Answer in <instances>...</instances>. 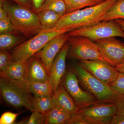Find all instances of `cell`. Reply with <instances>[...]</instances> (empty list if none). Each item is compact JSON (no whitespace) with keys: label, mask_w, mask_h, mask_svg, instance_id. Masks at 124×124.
I'll return each mask as SVG.
<instances>
[{"label":"cell","mask_w":124,"mask_h":124,"mask_svg":"<svg viewBox=\"0 0 124 124\" xmlns=\"http://www.w3.org/2000/svg\"><path fill=\"white\" fill-rule=\"evenodd\" d=\"M117 0H105L97 5L66 14L60 18L54 26L46 31L79 29L103 22L107 13Z\"/></svg>","instance_id":"cell-1"},{"label":"cell","mask_w":124,"mask_h":124,"mask_svg":"<svg viewBox=\"0 0 124 124\" xmlns=\"http://www.w3.org/2000/svg\"><path fill=\"white\" fill-rule=\"evenodd\" d=\"M0 4L7 12L15 30L26 37L36 35L44 30L37 14L12 4L8 0H0Z\"/></svg>","instance_id":"cell-2"},{"label":"cell","mask_w":124,"mask_h":124,"mask_svg":"<svg viewBox=\"0 0 124 124\" xmlns=\"http://www.w3.org/2000/svg\"><path fill=\"white\" fill-rule=\"evenodd\" d=\"M71 69L75 73L82 86L94 96L99 103L116 104L119 99L121 94L94 77L80 64Z\"/></svg>","instance_id":"cell-3"},{"label":"cell","mask_w":124,"mask_h":124,"mask_svg":"<svg viewBox=\"0 0 124 124\" xmlns=\"http://www.w3.org/2000/svg\"><path fill=\"white\" fill-rule=\"evenodd\" d=\"M74 30L72 28H67L55 31L43 30L30 39L16 46L11 53V60L16 62L28 60L40 51L50 41L55 37Z\"/></svg>","instance_id":"cell-4"},{"label":"cell","mask_w":124,"mask_h":124,"mask_svg":"<svg viewBox=\"0 0 124 124\" xmlns=\"http://www.w3.org/2000/svg\"><path fill=\"white\" fill-rule=\"evenodd\" d=\"M0 77V91L5 101L16 108H24L33 111V97L28 88L7 78Z\"/></svg>","instance_id":"cell-5"},{"label":"cell","mask_w":124,"mask_h":124,"mask_svg":"<svg viewBox=\"0 0 124 124\" xmlns=\"http://www.w3.org/2000/svg\"><path fill=\"white\" fill-rule=\"evenodd\" d=\"M68 33L69 37H85L93 41L116 37L124 38V31L113 20L100 22L90 26L75 29Z\"/></svg>","instance_id":"cell-6"},{"label":"cell","mask_w":124,"mask_h":124,"mask_svg":"<svg viewBox=\"0 0 124 124\" xmlns=\"http://www.w3.org/2000/svg\"><path fill=\"white\" fill-rule=\"evenodd\" d=\"M69 54L71 57L80 60H101L107 62L100 53L97 45L85 37H69Z\"/></svg>","instance_id":"cell-7"},{"label":"cell","mask_w":124,"mask_h":124,"mask_svg":"<svg viewBox=\"0 0 124 124\" xmlns=\"http://www.w3.org/2000/svg\"><path fill=\"white\" fill-rule=\"evenodd\" d=\"M62 79L63 85L80 109L100 103L93 94L81 88L79 80L71 69L65 73Z\"/></svg>","instance_id":"cell-8"},{"label":"cell","mask_w":124,"mask_h":124,"mask_svg":"<svg viewBox=\"0 0 124 124\" xmlns=\"http://www.w3.org/2000/svg\"><path fill=\"white\" fill-rule=\"evenodd\" d=\"M100 53L107 62L113 66L124 62V44L114 37L94 41Z\"/></svg>","instance_id":"cell-9"},{"label":"cell","mask_w":124,"mask_h":124,"mask_svg":"<svg viewBox=\"0 0 124 124\" xmlns=\"http://www.w3.org/2000/svg\"><path fill=\"white\" fill-rule=\"evenodd\" d=\"M80 64L92 75L108 85L114 82L119 72L116 67L101 60H80Z\"/></svg>","instance_id":"cell-10"},{"label":"cell","mask_w":124,"mask_h":124,"mask_svg":"<svg viewBox=\"0 0 124 124\" xmlns=\"http://www.w3.org/2000/svg\"><path fill=\"white\" fill-rule=\"evenodd\" d=\"M79 112L90 124H109L117 113L116 106L113 103H98L80 109Z\"/></svg>","instance_id":"cell-11"},{"label":"cell","mask_w":124,"mask_h":124,"mask_svg":"<svg viewBox=\"0 0 124 124\" xmlns=\"http://www.w3.org/2000/svg\"><path fill=\"white\" fill-rule=\"evenodd\" d=\"M68 32L60 34L52 39L40 50L35 54L39 58L48 72L56 55L68 41Z\"/></svg>","instance_id":"cell-12"},{"label":"cell","mask_w":124,"mask_h":124,"mask_svg":"<svg viewBox=\"0 0 124 124\" xmlns=\"http://www.w3.org/2000/svg\"><path fill=\"white\" fill-rule=\"evenodd\" d=\"M70 45L66 43L56 55L51 65L50 71V80L54 92L60 85L66 71V60Z\"/></svg>","instance_id":"cell-13"},{"label":"cell","mask_w":124,"mask_h":124,"mask_svg":"<svg viewBox=\"0 0 124 124\" xmlns=\"http://www.w3.org/2000/svg\"><path fill=\"white\" fill-rule=\"evenodd\" d=\"M27 76L28 81H50L48 72L40 58L35 54L28 60Z\"/></svg>","instance_id":"cell-14"},{"label":"cell","mask_w":124,"mask_h":124,"mask_svg":"<svg viewBox=\"0 0 124 124\" xmlns=\"http://www.w3.org/2000/svg\"><path fill=\"white\" fill-rule=\"evenodd\" d=\"M27 64L28 60L11 61L7 69L4 71L0 72V76L20 83L28 88Z\"/></svg>","instance_id":"cell-15"},{"label":"cell","mask_w":124,"mask_h":124,"mask_svg":"<svg viewBox=\"0 0 124 124\" xmlns=\"http://www.w3.org/2000/svg\"><path fill=\"white\" fill-rule=\"evenodd\" d=\"M55 106L69 113L71 116L79 113L80 109L63 85H60L53 95Z\"/></svg>","instance_id":"cell-16"},{"label":"cell","mask_w":124,"mask_h":124,"mask_svg":"<svg viewBox=\"0 0 124 124\" xmlns=\"http://www.w3.org/2000/svg\"><path fill=\"white\" fill-rule=\"evenodd\" d=\"M71 117L68 112L55 106L46 114L44 124H67Z\"/></svg>","instance_id":"cell-17"},{"label":"cell","mask_w":124,"mask_h":124,"mask_svg":"<svg viewBox=\"0 0 124 124\" xmlns=\"http://www.w3.org/2000/svg\"><path fill=\"white\" fill-rule=\"evenodd\" d=\"M32 105L34 110L44 114H46L55 106L53 96L49 97L35 95L33 97Z\"/></svg>","instance_id":"cell-18"},{"label":"cell","mask_w":124,"mask_h":124,"mask_svg":"<svg viewBox=\"0 0 124 124\" xmlns=\"http://www.w3.org/2000/svg\"><path fill=\"white\" fill-rule=\"evenodd\" d=\"M28 89L34 95L53 97L54 91L50 81L46 82L28 81Z\"/></svg>","instance_id":"cell-19"},{"label":"cell","mask_w":124,"mask_h":124,"mask_svg":"<svg viewBox=\"0 0 124 124\" xmlns=\"http://www.w3.org/2000/svg\"><path fill=\"white\" fill-rule=\"evenodd\" d=\"M37 14L41 24L44 28L43 30L52 28L62 16L60 14L49 10H42Z\"/></svg>","instance_id":"cell-20"},{"label":"cell","mask_w":124,"mask_h":124,"mask_svg":"<svg viewBox=\"0 0 124 124\" xmlns=\"http://www.w3.org/2000/svg\"><path fill=\"white\" fill-rule=\"evenodd\" d=\"M23 41L19 37L13 32L1 33L0 35V50H8L22 43Z\"/></svg>","instance_id":"cell-21"},{"label":"cell","mask_w":124,"mask_h":124,"mask_svg":"<svg viewBox=\"0 0 124 124\" xmlns=\"http://www.w3.org/2000/svg\"><path fill=\"white\" fill-rule=\"evenodd\" d=\"M105 0H64L67 6L66 14L86 7H91L101 4Z\"/></svg>","instance_id":"cell-22"},{"label":"cell","mask_w":124,"mask_h":124,"mask_svg":"<svg viewBox=\"0 0 124 124\" xmlns=\"http://www.w3.org/2000/svg\"><path fill=\"white\" fill-rule=\"evenodd\" d=\"M124 20V0H117L107 13L103 22Z\"/></svg>","instance_id":"cell-23"},{"label":"cell","mask_w":124,"mask_h":124,"mask_svg":"<svg viewBox=\"0 0 124 124\" xmlns=\"http://www.w3.org/2000/svg\"><path fill=\"white\" fill-rule=\"evenodd\" d=\"M67 6L64 0H47L37 13L44 10L54 11L62 16L66 14Z\"/></svg>","instance_id":"cell-24"},{"label":"cell","mask_w":124,"mask_h":124,"mask_svg":"<svg viewBox=\"0 0 124 124\" xmlns=\"http://www.w3.org/2000/svg\"><path fill=\"white\" fill-rule=\"evenodd\" d=\"M29 119L26 120L22 121L19 122L20 124H44L46 114L41 113L34 110Z\"/></svg>","instance_id":"cell-25"},{"label":"cell","mask_w":124,"mask_h":124,"mask_svg":"<svg viewBox=\"0 0 124 124\" xmlns=\"http://www.w3.org/2000/svg\"><path fill=\"white\" fill-rule=\"evenodd\" d=\"M11 61V53L9 52L8 50H0V72L4 71Z\"/></svg>","instance_id":"cell-26"},{"label":"cell","mask_w":124,"mask_h":124,"mask_svg":"<svg viewBox=\"0 0 124 124\" xmlns=\"http://www.w3.org/2000/svg\"><path fill=\"white\" fill-rule=\"evenodd\" d=\"M109 85L117 93H124V73L119 72L116 79Z\"/></svg>","instance_id":"cell-27"},{"label":"cell","mask_w":124,"mask_h":124,"mask_svg":"<svg viewBox=\"0 0 124 124\" xmlns=\"http://www.w3.org/2000/svg\"><path fill=\"white\" fill-rule=\"evenodd\" d=\"M20 113H14L10 112H5L2 114L0 118V124H14L18 116Z\"/></svg>","instance_id":"cell-28"},{"label":"cell","mask_w":124,"mask_h":124,"mask_svg":"<svg viewBox=\"0 0 124 124\" xmlns=\"http://www.w3.org/2000/svg\"><path fill=\"white\" fill-rule=\"evenodd\" d=\"M15 31L8 18L0 19V33H1L13 32Z\"/></svg>","instance_id":"cell-29"},{"label":"cell","mask_w":124,"mask_h":124,"mask_svg":"<svg viewBox=\"0 0 124 124\" xmlns=\"http://www.w3.org/2000/svg\"><path fill=\"white\" fill-rule=\"evenodd\" d=\"M67 124H90L85 119L82 114L79 113L71 116Z\"/></svg>","instance_id":"cell-30"},{"label":"cell","mask_w":124,"mask_h":124,"mask_svg":"<svg viewBox=\"0 0 124 124\" xmlns=\"http://www.w3.org/2000/svg\"><path fill=\"white\" fill-rule=\"evenodd\" d=\"M14 1L20 7L33 11V8L31 0H10Z\"/></svg>","instance_id":"cell-31"},{"label":"cell","mask_w":124,"mask_h":124,"mask_svg":"<svg viewBox=\"0 0 124 124\" xmlns=\"http://www.w3.org/2000/svg\"><path fill=\"white\" fill-rule=\"evenodd\" d=\"M121 94L120 97L116 104L117 109V115L124 116V93Z\"/></svg>","instance_id":"cell-32"},{"label":"cell","mask_w":124,"mask_h":124,"mask_svg":"<svg viewBox=\"0 0 124 124\" xmlns=\"http://www.w3.org/2000/svg\"><path fill=\"white\" fill-rule=\"evenodd\" d=\"M47 0H31L33 12L37 13Z\"/></svg>","instance_id":"cell-33"},{"label":"cell","mask_w":124,"mask_h":124,"mask_svg":"<svg viewBox=\"0 0 124 124\" xmlns=\"http://www.w3.org/2000/svg\"><path fill=\"white\" fill-rule=\"evenodd\" d=\"M109 124H124V116L116 115L112 117Z\"/></svg>","instance_id":"cell-34"},{"label":"cell","mask_w":124,"mask_h":124,"mask_svg":"<svg viewBox=\"0 0 124 124\" xmlns=\"http://www.w3.org/2000/svg\"><path fill=\"white\" fill-rule=\"evenodd\" d=\"M8 18L6 11L0 4V19H4Z\"/></svg>","instance_id":"cell-35"},{"label":"cell","mask_w":124,"mask_h":124,"mask_svg":"<svg viewBox=\"0 0 124 124\" xmlns=\"http://www.w3.org/2000/svg\"><path fill=\"white\" fill-rule=\"evenodd\" d=\"M116 68L119 72L124 73V62L122 64L116 67Z\"/></svg>","instance_id":"cell-36"},{"label":"cell","mask_w":124,"mask_h":124,"mask_svg":"<svg viewBox=\"0 0 124 124\" xmlns=\"http://www.w3.org/2000/svg\"><path fill=\"white\" fill-rule=\"evenodd\" d=\"M115 20L116 22L120 25L121 28L124 31V20L122 19H118Z\"/></svg>","instance_id":"cell-37"}]
</instances>
